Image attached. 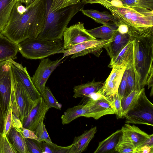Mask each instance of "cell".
Masks as SVG:
<instances>
[{"label":"cell","mask_w":153,"mask_h":153,"mask_svg":"<svg viewBox=\"0 0 153 153\" xmlns=\"http://www.w3.org/2000/svg\"><path fill=\"white\" fill-rule=\"evenodd\" d=\"M19 0L14 5L8 23L0 33L18 44L29 38H36L45 23L44 0H36L26 7Z\"/></svg>","instance_id":"6da1fadb"},{"label":"cell","mask_w":153,"mask_h":153,"mask_svg":"<svg viewBox=\"0 0 153 153\" xmlns=\"http://www.w3.org/2000/svg\"><path fill=\"white\" fill-rule=\"evenodd\" d=\"M85 5L99 4L111 13L118 21V26L126 25L131 38L153 35V10L123 4L115 6L107 0H81Z\"/></svg>","instance_id":"7a4b0ae2"},{"label":"cell","mask_w":153,"mask_h":153,"mask_svg":"<svg viewBox=\"0 0 153 153\" xmlns=\"http://www.w3.org/2000/svg\"><path fill=\"white\" fill-rule=\"evenodd\" d=\"M133 41V65L135 90L139 91L146 85L153 93V35L131 38Z\"/></svg>","instance_id":"3957f363"},{"label":"cell","mask_w":153,"mask_h":153,"mask_svg":"<svg viewBox=\"0 0 153 153\" xmlns=\"http://www.w3.org/2000/svg\"><path fill=\"white\" fill-rule=\"evenodd\" d=\"M84 5L81 1L76 4L55 11L45 10V25L36 38L46 40H62L64 32L70 21L77 13L83 9Z\"/></svg>","instance_id":"277c9868"},{"label":"cell","mask_w":153,"mask_h":153,"mask_svg":"<svg viewBox=\"0 0 153 153\" xmlns=\"http://www.w3.org/2000/svg\"><path fill=\"white\" fill-rule=\"evenodd\" d=\"M19 51L28 59L45 58L59 53L64 50L62 39L46 40L37 38L26 39L18 44Z\"/></svg>","instance_id":"5b68a950"},{"label":"cell","mask_w":153,"mask_h":153,"mask_svg":"<svg viewBox=\"0 0 153 153\" xmlns=\"http://www.w3.org/2000/svg\"><path fill=\"white\" fill-rule=\"evenodd\" d=\"M128 124L153 126V105L147 97L145 88L140 91L134 105L123 117Z\"/></svg>","instance_id":"8992f818"},{"label":"cell","mask_w":153,"mask_h":153,"mask_svg":"<svg viewBox=\"0 0 153 153\" xmlns=\"http://www.w3.org/2000/svg\"><path fill=\"white\" fill-rule=\"evenodd\" d=\"M12 86L9 107H11L13 113L16 114L22 123L34 106L37 100H33L12 74Z\"/></svg>","instance_id":"52a82bcc"},{"label":"cell","mask_w":153,"mask_h":153,"mask_svg":"<svg viewBox=\"0 0 153 153\" xmlns=\"http://www.w3.org/2000/svg\"><path fill=\"white\" fill-rule=\"evenodd\" d=\"M112 40V38L108 40L97 39L86 41L73 46L67 50H63L59 53H63L62 59L67 56L73 55L71 57L74 59L91 53L99 57L104 48Z\"/></svg>","instance_id":"ba28073f"},{"label":"cell","mask_w":153,"mask_h":153,"mask_svg":"<svg viewBox=\"0 0 153 153\" xmlns=\"http://www.w3.org/2000/svg\"><path fill=\"white\" fill-rule=\"evenodd\" d=\"M62 59H58L54 61L49 58L41 59L34 74L31 77L34 85L40 94L44 91L49 76L61 63Z\"/></svg>","instance_id":"9c48e42d"},{"label":"cell","mask_w":153,"mask_h":153,"mask_svg":"<svg viewBox=\"0 0 153 153\" xmlns=\"http://www.w3.org/2000/svg\"><path fill=\"white\" fill-rule=\"evenodd\" d=\"M63 37L64 50L68 49L83 42L96 39L86 31L84 24L81 23L67 27L64 32Z\"/></svg>","instance_id":"30bf717a"},{"label":"cell","mask_w":153,"mask_h":153,"mask_svg":"<svg viewBox=\"0 0 153 153\" xmlns=\"http://www.w3.org/2000/svg\"><path fill=\"white\" fill-rule=\"evenodd\" d=\"M9 59L14 77L22 84L33 100H38L41 96V94L34 85L26 68L14 60Z\"/></svg>","instance_id":"8fae6325"},{"label":"cell","mask_w":153,"mask_h":153,"mask_svg":"<svg viewBox=\"0 0 153 153\" xmlns=\"http://www.w3.org/2000/svg\"><path fill=\"white\" fill-rule=\"evenodd\" d=\"M12 86L11 64L9 59L0 65V96L6 113L10 105Z\"/></svg>","instance_id":"7c38bea8"},{"label":"cell","mask_w":153,"mask_h":153,"mask_svg":"<svg viewBox=\"0 0 153 153\" xmlns=\"http://www.w3.org/2000/svg\"><path fill=\"white\" fill-rule=\"evenodd\" d=\"M84 102L88 106L90 117L98 120L104 115L115 114L112 101L110 97L102 96L96 99L88 97Z\"/></svg>","instance_id":"4fadbf2b"},{"label":"cell","mask_w":153,"mask_h":153,"mask_svg":"<svg viewBox=\"0 0 153 153\" xmlns=\"http://www.w3.org/2000/svg\"><path fill=\"white\" fill-rule=\"evenodd\" d=\"M49 108L41 96L22 123L24 128L34 131L41 122L43 121Z\"/></svg>","instance_id":"5bb4252c"},{"label":"cell","mask_w":153,"mask_h":153,"mask_svg":"<svg viewBox=\"0 0 153 153\" xmlns=\"http://www.w3.org/2000/svg\"><path fill=\"white\" fill-rule=\"evenodd\" d=\"M124 64L113 66L109 76L103 82L99 91L105 97H110L117 93L122 77L126 68Z\"/></svg>","instance_id":"9a60e30c"},{"label":"cell","mask_w":153,"mask_h":153,"mask_svg":"<svg viewBox=\"0 0 153 153\" xmlns=\"http://www.w3.org/2000/svg\"><path fill=\"white\" fill-rule=\"evenodd\" d=\"M123 134L137 147L146 145L153 146V134H149L134 125L125 124L121 129Z\"/></svg>","instance_id":"2e32d148"},{"label":"cell","mask_w":153,"mask_h":153,"mask_svg":"<svg viewBox=\"0 0 153 153\" xmlns=\"http://www.w3.org/2000/svg\"><path fill=\"white\" fill-rule=\"evenodd\" d=\"M112 38V40L104 48L106 49L111 59V61L116 57L131 40V37L129 35L120 33L117 30L115 33Z\"/></svg>","instance_id":"e0dca14e"},{"label":"cell","mask_w":153,"mask_h":153,"mask_svg":"<svg viewBox=\"0 0 153 153\" xmlns=\"http://www.w3.org/2000/svg\"><path fill=\"white\" fill-rule=\"evenodd\" d=\"M97 131V128L95 126L85 131L81 135L75 136L68 153H81L85 151Z\"/></svg>","instance_id":"ac0fdd59"},{"label":"cell","mask_w":153,"mask_h":153,"mask_svg":"<svg viewBox=\"0 0 153 153\" xmlns=\"http://www.w3.org/2000/svg\"><path fill=\"white\" fill-rule=\"evenodd\" d=\"M18 51V44L0 34V61L16 59Z\"/></svg>","instance_id":"d6986e66"},{"label":"cell","mask_w":153,"mask_h":153,"mask_svg":"<svg viewBox=\"0 0 153 153\" xmlns=\"http://www.w3.org/2000/svg\"><path fill=\"white\" fill-rule=\"evenodd\" d=\"M80 117L90 118L88 108L84 102L68 108L61 116L62 123L69 124Z\"/></svg>","instance_id":"ffe728a7"},{"label":"cell","mask_w":153,"mask_h":153,"mask_svg":"<svg viewBox=\"0 0 153 153\" xmlns=\"http://www.w3.org/2000/svg\"><path fill=\"white\" fill-rule=\"evenodd\" d=\"M122 134L121 129L113 133L103 140L100 142L94 153H108L116 152V147Z\"/></svg>","instance_id":"44dd1931"},{"label":"cell","mask_w":153,"mask_h":153,"mask_svg":"<svg viewBox=\"0 0 153 153\" xmlns=\"http://www.w3.org/2000/svg\"><path fill=\"white\" fill-rule=\"evenodd\" d=\"M118 26L112 22H108L103 25L86 31L92 36L104 40L111 39L117 30Z\"/></svg>","instance_id":"7402d4cb"},{"label":"cell","mask_w":153,"mask_h":153,"mask_svg":"<svg viewBox=\"0 0 153 153\" xmlns=\"http://www.w3.org/2000/svg\"><path fill=\"white\" fill-rule=\"evenodd\" d=\"M102 82H95L94 79L91 82L75 86L73 88L74 98L88 97L91 94L98 91L103 86Z\"/></svg>","instance_id":"603a6c76"},{"label":"cell","mask_w":153,"mask_h":153,"mask_svg":"<svg viewBox=\"0 0 153 153\" xmlns=\"http://www.w3.org/2000/svg\"><path fill=\"white\" fill-rule=\"evenodd\" d=\"M9 140L19 153H30L25 141L20 131L14 127L7 134Z\"/></svg>","instance_id":"cb8c5ba5"},{"label":"cell","mask_w":153,"mask_h":153,"mask_svg":"<svg viewBox=\"0 0 153 153\" xmlns=\"http://www.w3.org/2000/svg\"><path fill=\"white\" fill-rule=\"evenodd\" d=\"M133 41L131 40L116 57L113 61H111L108 67L111 68L114 65L123 64L126 65L128 63L133 61Z\"/></svg>","instance_id":"d4e9b609"},{"label":"cell","mask_w":153,"mask_h":153,"mask_svg":"<svg viewBox=\"0 0 153 153\" xmlns=\"http://www.w3.org/2000/svg\"><path fill=\"white\" fill-rule=\"evenodd\" d=\"M81 11L83 14L99 24L104 25L109 22H112L117 25L118 23V20L114 16L107 12H100L93 9H83Z\"/></svg>","instance_id":"484cf974"},{"label":"cell","mask_w":153,"mask_h":153,"mask_svg":"<svg viewBox=\"0 0 153 153\" xmlns=\"http://www.w3.org/2000/svg\"><path fill=\"white\" fill-rule=\"evenodd\" d=\"M19 0H0V33L6 27L13 9Z\"/></svg>","instance_id":"4316f807"},{"label":"cell","mask_w":153,"mask_h":153,"mask_svg":"<svg viewBox=\"0 0 153 153\" xmlns=\"http://www.w3.org/2000/svg\"><path fill=\"white\" fill-rule=\"evenodd\" d=\"M81 0H44L45 9L53 12L79 3Z\"/></svg>","instance_id":"83f0119b"},{"label":"cell","mask_w":153,"mask_h":153,"mask_svg":"<svg viewBox=\"0 0 153 153\" xmlns=\"http://www.w3.org/2000/svg\"><path fill=\"white\" fill-rule=\"evenodd\" d=\"M140 92V91H133L121 99L123 117L135 104L139 97Z\"/></svg>","instance_id":"f1b7e54d"},{"label":"cell","mask_w":153,"mask_h":153,"mask_svg":"<svg viewBox=\"0 0 153 153\" xmlns=\"http://www.w3.org/2000/svg\"><path fill=\"white\" fill-rule=\"evenodd\" d=\"M136 147L122 133L116 147L115 151L120 153H135Z\"/></svg>","instance_id":"f546056e"},{"label":"cell","mask_w":153,"mask_h":153,"mask_svg":"<svg viewBox=\"0 0 153 153\" xmlns=\"http://www.w3.org/2000/svg\"><path fill=\"white\" fill-rule=\"evenodd\" d=\"M41 94L49 108H53L59 110L61 109L62 105L57 101L48 87L45 86L44 91Z\"/></svg>","instance_id":"4dcf8cb0"},{"label":"cell","mask_w":153,"mask_h":153,"mask_svg":"<svg viewBox=\"0 0 153 153\" xmlns=\"http://www.w3.org/2000/svg\"><path fill=\"white\" fill-rule=\"evenodd\" d=\"M126 68L127 69V82L128 95L132 91H135V76L133 61L128 63L126 65Z\"/></svg>","instance_id":"1f68e13d"},{"label":"cell","mask_w":153,"mask_h":153,"mask_svg":"<svg viewBox=\"0 0 153 153\" xmlns=\"http://www.w3.org/2000/svg\"><path fill=\"white\" fill-rule=\"evenodd\" d=\"M0 153H18L7 135L0 133Z\"/></svg>","instance_id":"d6a6232c"},{"label":"cell","mask_w":153,"mask_h":153,"mask_svg":"<svg viewBox=\"0 0 153 153\" xmlns=\"http://www.w3.org/2000/svg\"><path fill=\"white\" fill-rule=\"evenodd\" d=\"M120 0L124 4L153 10V0Z\"/></svg>","instance_id":"836d02e7"},{"label":"cell","mask_w":153,"mask_h":153,"mask_svg":"<svg viewBox=\"0 0 153 153\" xmlns=\"http://www.w3.org/2000/svg\"><path fill=\"white\" fill-rule=\"evenodd\" d=\"M42 121L37 126L34 131L35 133L39 139V142L44 141L46 143H50L52 141L49 137L45 128V125Z\"/></svg>","instance_id":"e575fe53"},{"label":"cell","mask_w":153,"mask_h":153,"mask_svg":"<svg viewBox=\"0 0 153 153\" xmlns=\"http://www.w3.org/2000/svg\"><path fill=\"white\" fill-rule=\"evenodd\" d=\"M111 98L115 110V114L117 119L123 117L122 108L121 105V98L118 92L110 97Z\"/></svg>","instance_id":"d590c367"},{"label":"cell","mask_w":153,"mask_h":153,"mask_svg":"<svg viewBox=\"0 0 153 153\" xmlns=\"http://www.w3.org/2000/svg\"><path fill=\"white\" fill-rule=\"evenodd\" d=\"M12 127H13V113L11 107H9L5 117L2 132L7 135Z\"/></svg>","instance_id":"8d00e7d4"},{"label":"cell","mask_w":153,"mask_h":153,"mask_svg":"<svg viewBox=\"0 0 153 153\" xmlns=\"http://www.w3.org/2000/svg\"><path fill=\"white\" fill-rule=\"evenodd\" d=\"M127 69L126 68L120 83L118 92L121 99L127 95Z\"/></svg>","instance_id":"74e56055"},{"label":"cell","mask_w":153,"mask_h":153,"mask_svg":"<svg viewBox=\"0 0 153 153\" xmlns=\"http://www.w3.org/2000/svg\"><path fill=\"white\" fill-rule=\"evenodd\" d=\"M25 139L30 153H42V151L37 141L29 139Z\"/></svg>","instance_id":"f35d334b"},{"label":"cell","mask_w":153,"mask_h":153,"mask_svg":"<svg viewBox=\"0 0 153 153\" xmlns=\"http://www.w3.org/2000/svg\"><path fill=\"white\" fill-rule=\"evenodd\" d=\"M50 144L51 153H68L72 144L67 146H62L57 145L52 142L49 143Z\"/></svg>","instance_id":"ab89813d"},{"label":"cell","mask_w":153,"mask_h":153,"mask_svg":"<svg viewBox=\"0 0 153 153\" xmlns=\"http://www.w3.org/2000/svg\"><path fill=\"white\" fill-rule=\"evenodd\" d=\"M6 114L1 98L0 96V133L3 132Z\"/></svg>","instance_id":"60d3db41"},{"label":"cell","mask_w":153,"mask_h":153,"mask_svg":"<svg viewBox=\"0 0 153 153\" xmlns=\"http://www.w3.org/2000/svg\"><path fill=\"white\" fill-rule=\"evenodd\" d=\"M21 132L25 139L34 140L37 141L39 140L38 138L33 131L22 127Z\"/></svg>","instance_id":"b9f144b4"},{"label":"cell","mask_w":153,"mask_h":153,"mask_svg":"<svg viewBox=\"0 0 153 153\" xmlns=\"http://www.w3.org/2000/svg\"><path fill=\"white\" fill-rule=\"evenodd\" d=\"M153 146L144 145L136 147L135 153H153Z\"/></svg>","instance_id":"7bdbcfd3"},{"label":"cell","mask_w":153,"mask_h":153,"mask_svg":"<svg viewBox=\"0 0 153 153\" xmlns=\"http://www.w3.org/2000/svg\"><path fill=\"white\" fill-rule=\"evenodd\" d=\"M117 30L120 33L122 34L127 33L129 34L128 27L125 25L121 24L119 25L118 26Z\"/></svg>","instance_id":"ee69618b"},{"label":"cell","mask_w":153,"mask_h":153,"mask_svg":"<svg viewBox=\"0 0 153 153\" xmlns=\"http://www.w3.org/2000/svg\"><path fill=\"white\" fill-rule=\"evenodd\" d=\"M36 0H21L20 1L22 3H24L27 7Z\"/></svg>","instance_id":"f6af8a7d"},{"label":"cell","mask_w":153,"mask_h":153,"mask_svg":"<svg viewBox=\"0 0 153 153\" xmlns=\"http://www.w3.org/2000/svg\"><path fill=\"white\" fill-rule=\"evenodd\" d=\"M6 60L3 61H0V65H1L2 63H3Z\"/></svg>","instance_id":"bcb514c9"},{"label":"cell","mask_w":153,"mask_h":153,"mask_svg":"<svg viewBox=\"0 0 153 153\" xmlns=\"http://www.w3.org/2000/svg\"><path fill=\"white\" fill-rule=\"evenodd\" d=\"M108 1H111L112 0H107Z\"/></svg>","instance_id":"7dc6e473"}]
</instances>
